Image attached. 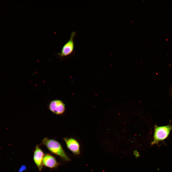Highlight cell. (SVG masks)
Listing matches in <instances>:
<instances>
[{"label": "cell", "mask_w": 172, "mask_h": 172, "mask_svg": "<svg viewBox=\"0 0 172 172\" xmlns=\"http://www.w3.org/2000/svg\"><path fill=\"white\" fill-rule=\"evenodd\" d=\"M41 144L45 145L51 153L59 156L64 160L66 161L70 160L61 144L56 140L45 137L42 140Z\"/></svg>", "instance_id": "1"}, {"label": "cell", "mask_w": 172, "mask_h": 172, "mask_svg": "<svg viewBox=\"0 0 172 172\" xmlns=\"http://www.w3.org/2000/svg\"><path fill=\"white\" fill-rule=\"evenodd\" d=\"M172 130V126L170 125L162 126H154L153 140L151 143V145L158 144L168 137L171 131Z\"/></svg>", "instance_id": "2"}, {"label": "cell", "mask_w": 172, "mask_h": 172, "mask_svg": "<svg viewBox=\"0 0 172 172\" xmlns=\"http://www.w3.org/2000/svg\"><path fill=\"white\" fill-rule=\"evenodd\" d=\"M76 35L75 31L71 32L69 39L63 46L60 52L58 54L62 58L67 57L74 52L75 44L74 38Z\"/></svg>", "instance_id": "3"}, {"label": "cell", "mask_w": 172, "mask_h": 172, "mask_svg": "<svg viewBox=\"0 0 172 172\" xmlns=\"http://www.w3.org/2000/svg\"><path fill=\"white\" fill-rule=\"evenodd\" d=\"M49 108L51 112L57 115L62 114L65 110V104L62 101L59 99L52 101L49 104Z\"/></svg>", "instance_id": "4"}, {"label": "cell", "mask_w": 172, "mask_h": 172, "mask_svg": "<svg viewBox=\"0 0 172 172\" xmlns=\"http://www.w3.org/2000/svg\"><path fill=\"white\" fill-rule=\"evenodd\" d=\"M67 148L75 155L80 153V145L78 141L72 138L65 137L63 138Z\"/></svg>", "instance_id": "5"}, {"label": "cell", "mask_w": 172, "mask_h": 172, "mask_svg": "<svg viewBox=\"0 0 172 172\" xmlns=\"http://www.w3.org/2000/svg\"><path fill=\"white\" fill-rule=\"evenodd\" d=\"M45 154L38 145H36L33 156L34 162L39 170L41 171L43 168V161Z\"/></svg>", "instance_id": "6"}, {"label": "cell", "mask_w": 172, "mask_h": 172, "mask_svg": "<svg viewBox=\"0 0 172 172\" xmlns=\"http://www.w3.org/2000/svg\"><path fill=\"white\" fill-rule=\"evenodd\" d=\"M43 164V166L51 168H56L60 165L55 158L49 153L45 154Z\"/></svg>", "instance_id": "7"}, {"label": "cell", "mask_w": 172, "mask_h": 172, "mask_svg": "<svg viewBox=\"0 0 172 172\" xmlns=\"http://www.w3.org/2000/svg\"><path fill=\"white\" fill-rule=\"evenodd\" d=\"M133 153L136 158H138L139 157L140 154L137 150H134L133 151Z\"/></svg>", "instance_id": "8"}, {"label": "cell", "mask_w": 172, "mask_h": 172, "mask_svg": "<svg viewBox=\"0 0 172 172\" xmlns=\"http://www.w3.org/2000/svg\"><path fill=\"white\" fill-rule=\"evenodd\" d=\"M26 168V167L24 165H23L21 167L19 171V172H22V171L25 170Z\"/></svg>", "instance_id": "9"}]
</instances>
